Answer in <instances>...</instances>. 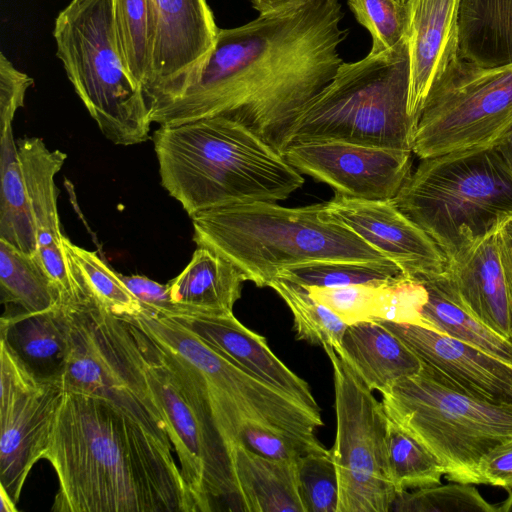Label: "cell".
Returning <instances> with one entry per match:
<instances>
[{
  "instance_id": "1",
  "label": "cell",
  "mask_w": 512,
  "mask_h": 512,
  "mask_svg": "<svg viewBox=\"0 0 512 512\" xmlns=\"http://www.w3.org/2000/svg\"><path fill=\"white\" fill-rule=\"evenodd\" d=\"M338 0H305L218 29L213 48L181 94L150 113L174 125L223 115L245 124L284 154L290 128L343 63L348 30Z\"/></svg>"
},
{
  "instance_id": "2",
  "label": "cell",
  "mask_w": 512,
  "mask_h": 512,
  "mask_svg": "<svg viewBox=\"0 0 512 512\" xmlns=\"http://www.w3.org/2000/svg\"><path fill=\"white\" fill-rule=\"evenodd\" d=\"M43 459L54 512H197L172 448L105 398L65 391Z\"/></svg>"
},
{
  "instance_id": "3",
  "label": "cell",
  "mask_w": 512,
  "mask_h": 512,
  "mask_svg": "<svg viewBox=\"0 0 512 512\" xmlns=\"http://www.w3.org/2000/svg\"><path fill=\"white\" fill-rule=\"evenodd\" d=\"M162 187L192 217L214 207L287 199L302 174L251 128L218 115L152 135Z\"/></svg>"
},
{
  "instance_id": "4",
  "label": "cell",
  "mask_w": 512,
  "mask_h": 512,
  "mask_svg": "<svg viewBox=\"0 0 512 512\" xmlns=\"http://www.w3.org/2000/svg\"><path fill=\"white\" fill-rule=\"evenodd\" d=\"M322 209L323 203L290 208L269 201L214 207L191 217L193 241L231 261L257 287L299 264L387 259L346 226L325 219Z\"/></svg>"
},
{
  "instance_id": "5",
  "label": "cell",
  "mask_w": 512,
  "mask_h": 512,
  "mask_svg": "<svg viewBox=\"0 0 512 512\" xmlns=\"http://www.w3.org/2000/svg\"><path fill=\"white\" fill-rule=\"evenodd\" d=\"M392 200L448 259L512 222V163L497 144L422 158Z\"/></svg>"
},
{
  "instance_id": "6",
  "label": "cell",
  "mask_w": 512,
  "mask_h": 512,
  "mask_svg": "<svg viewBox=\"0 0 512 512\" xmlns=\"http://www.w3.org/2000/svg\"><path fill=\"white\" fill-rule=\"evenodd\" d=\"M124 320L197 512H245L230 455L199 375L177 354Z\"/></svg>"
},
{
  "instance_id": "7",
  "label": "cell",
  "mask_w": 512,
  "mask_h": 512,
  "mask_svg": "<svg viewBox=\"0 0 512 512\" xmlns=\"http://www.w3.org/2000/svg\"><path fill=\"white\" fill-rule=\"evenodd\" d=\"M406 38L379 55L342 63L333 80L299 113L287 147L342 141L413 152L417 121L408 114Z\"/></svg>"
},
{
  "instance_id": "8",
  "label": "cell",
  "mask_w": 512,
  "mask_h": 512,
  "mask_svg": "<svg viewBox=\"0 0 512 512\" xmlns=\"http://www.w3.org/2000/svg\"><path fill=\"white\" fill-rule=\"evenodd\" d=\"M120 317L197 372L231 461L244 430L251 425L276 430L316 452L328 451L316 436L317 429L324 425L321 412L250 374L170 317L143 308Z\"/></svg>"
},
{
  "instance_id": "9",
  "label": "cell",
  "mask_w": 512,
  "mask_h": 512,
  "mask_svg": "<svg viewBox=\"0 0 512 512\" xmlns=\"http://www.w3.org/2000/svg\"><path fill=\"white\" fill-rule=\"evenodd\" d=\"M57 56L101 133L116 145L149 138V109L118 42L113 0H72L53 30Z\"/></svg>"
},
{
  "instance_id": "10",
  "label": "cell",
  "mask_w": 512,
  "mask_h": 512,
  "mask_svg": "<svg viewBox=\"0 0 512 512\" xmlns=\"http://www.w3.org/2000/svg\"><path fill=\"white\" fill-rule=\"evenodd\" d=\"M381 394L387 416L440 461L450 481L484 484L481 459L512 438V406L457 392L422 370Z\"/></svg>"
},
{
  "instance_id": "11",
  "label": "cell",
  "mask_w": 512,
  "mask_h": 512,
  "mask_svg": "<svg viewBox=\"0 0 512 512\" xmlns=\"http://www.w3.org/2000/svg\"><path fill=\"white\" fill-rule=\"evenodd\" d=\"M512 128V64L486 68L458 57L432 84L419 112V159L488 147Z\"/></svg>"
},
{
  "instance_id": "12",
  "label": "cell",
  "mask_w": 512,
  "mask_h": 512,
  "mask_svg": "<svg viewBox=\"0 0 512 512\" xmlns=\"http://www.w3.org/2000/svg\"><path fill=\"white\" fill-rule=\"evenodd\" d=\"M323 348L333 369L337 512H388L397 493L388 474L383 403L332 346Z\"/></svg>"
},
{
  "instance_id": "13",
  "label": "cell",
  "mask_w": 512,
  "mask_h": 512,
  "mask_svg": "<svg viewBox=\"0 0 512 512\" xmlns=\"http://www.w3.org/2000/svg\"><path fill=\"white\" fill-rule=\"evenodd\" d=\"M65 390L34 374L0 340V486L15 503L47 447Z\"/></svg>"
},
{
  "instance_id": "14",
  "label": "cell",
  "mask_w": 512,
  "mask_h": 512,
  "mask_svg": "<svg viewBox=\"0 0 512 512\" xmlns=\"http://www.w3.org/2000/svg\"><path fill=\"white\" fill-rule=\"evenodd\" d=\"M412 151L342 141L289 146L284 157L301 174L333 188L335 194L362 200H392L412 166Z\"/></svg>"
},
{
  "instance_id": "15",
  "label": "cell",
  "mask_w": 512,
  "mask_h": 512,
  "mask_svg": "<svg viewBox=\"0 0 512 512\" xmlns=\"http://www.w3.org/2000/svg\"><path fill=\"white\" fill-rule=\"evenodd\" d=\"M156 39L151 79L144 88L149 109L173 100L213 48L218 33L206 0H151Z\"/></svg>"
},
{
  "instance_id": "16",
  "label": "cell",
  "mask_w": 512,
  "mask_h": 512,
  "mask_svg": "<svg viewBox=\"0 0 512 512\" xmlns=\"http://www.w3.org/2000/svg\"><path fill=\"white\" fill-rule=\"evenodd\" d=\"M420 360L421 370L457 392L512 406V365L449 335L419 325L379 322Z\"/></svg>"
},
{
  "instance_id": "17",
  "label": "cell",
  "mask_w": 512,
  "mask_h": 512,
  "mask_svg": "<svg viewBox=\"0 0 512 512\" xmlns=\"http://www.w3.org/2000/svg\"><path fill=\"white\" fill-rule=\"evenodd\" d=\"M322 216L356 233L410 276L439 274L447 259L438 245L393 200L335 196L323 203Z\"/></svg>"
},
{
  "instance_id": "18",
  "label": "cell",
  "mask_w": 512,
  "mask_h": 512,
  "mask_svg": "<svg viewBox=\"0 0 512 512\" xmlns=\"http://www.w3.org/2000/svg\"><path fill=\"white\" fill-rule=\"evenodd\" d=\"M17 147L38 253L60 289L61 304L81 302L86 296V288L69 267L64 247L65 236L60 229L57 187L54 180L67 156L60 150L48 149L43 140L37 137L19 139Z\"/></svg>"
},
{
  "instance_id": "19",
  "label": "cell",
  "mask_w": 512,
  "mask_h": 512,
  "mask_svg": "<svg viewBox=\"0 0 512 512\" xmlns=\"http://www.w3.org/2000/svg\"><path fill=\"white\" fill-rule=\"evenodd\" d=\"M497 234L462 246L447 259L444 272L432 276L449 300L510 341L509 308Z\"/></svg>"
},
{
  "instance_id": "20",
  "label": "cell",
  "mask_w": 512,
  "mask_h": 512,
  "mask_svg": "<svg viewBox=\"0 0 512 512\" xmlns=\"http://www.w3.org/2000/svg\"><path fill=\"white\" fill-rule=\"evenodd\" d=\"M170 318L250 374L321 412L309 384L273 353L263 336L244 326L233 312L181 314Z\"/></svg>"
},
{
  "instance_id": "21",
  "label": "cell",
  "mask_w": 512,
  "mask_h": 512,
  "mask_svg": "<svg viewBox=\"0 0 512 512\" xmlns=\"http://www.w3.org/2000/svg\"><path fill=\"white\" fill-rule=\"evenodd\" d=\"M460 0H406L409 53L408 114L416 121L432 84L458 54Z\"/></svg>"
},
{
  "instance_id": "22",
  "label": "cell",
  "mask_w": 512,
  "mask_h": 512,
  "mask_svg": "<svg viewBox=\"0 0 512 512\" xmlns=\"http://www.w3.org/2000/svg\"><path fill=\"white\" fill-rule=\"evenodd\" d=\"M336 351L370 390L380 393L399 380L418 374L422 367L416 355L376 321L348 325Z\"/></svg>"
},
{
  "instance_id": "23",
  "label": "cell",
  "mask_w": 512,
  "mask_h": 512,
  "mask_svg": "<svg viewBox=\"0 0 512 512\" xmlns=\"http://www.w3.org/2000/svg\"><path fill=\"white\" fill-rule=\"evenodd\" d=\"M1 339L37 376L61 379L71 347L68 313L61 305L52 309L2 316Z\"/></svg>"
},
{
  "instance_id": "24",
  "label": "cell",
  "mask_w": 512,
  "mask_h": 512,
  "mask_svg": "<svg viewBox=\"0 0 512 512\" xmlns=\"http://www.w3.org/2000/svg\"><path fill=\"white\" fill-rule=\"evenodd\" d=\"M245 281L244 273L231 261L197 246L188 265L168 285L172 301L189 307L190 314H223L233 312Z\"/></svg>"
},
{
  "instance_id": "25",
  "label": "cell",
  "mask_w": 512,
  "mask_h": 512,
  "mask_svg": "<svg viewBox=\"0 0 512 512\" xmlns=\"http://www.w3.org/2000/svg\"><path fill=\"white\" fill-rule=\"evenodd\" d=\"M232 464L245 512H304L297 459L270 458L239 446Z\"/></svg>"
},
{
  "instance_id": "26",
  "label": "cell",
  "mask_w": 512,
  "mask_h": 512,
  "mask_svg": "<svg viewBox=\"0 0 512 512\" xmlns=\"http://www.w3.org/2000/svg\"><path fill=\"white\" fill-rule=\"evenodd\" d=\"M458 54L475 65L512 64V0H460Z\"/></svg>"
},
{
  "instance_id": "27",
  "label": "cell",
  "mask_w": 512,
  "mask_h": 512,
  "mask_svg": "<svg viewBox=\"0 0 512 512\" xmlns=\"http://www.w3.org/2000/svg\"><path fill=\"white\" fill-rule=\"evenodd\" d=\"M2 316L37 313L61 304V292L38 253H25L0 240Z\"/></svg>"
},
{
  "instance_id": "28",
  "label": "cell",
  "mask_w": 512,
  "mask_h": 512,
  "mask_svg": "<svg viewBox=\"0 0 512 512\" xmlns=\"http://www.w3.org/2000/svg\"><path fill=\"white\" fill-rule=\"evenodd\" d=\"M0 175V240L25 253H36L35 228L12 128L1 132Z\"/></svg>"
},
{
  "instance_id": "29",
  "label": "cell",
  "mask_w": 512,
  "mask_h": 512,
  "mask_svg": "<svg viewBox=\"0 0 512 512\" xmlns=\"http://www.w3.org/2000/svg\"><path fill=\"white\" fill-rule=\"evenodd\" d=\"M432 275L414 276L428 291V300L422 310L427 328L456 338L512 365V343L449 300L438 288Z\"/></svg>"
},
{
  "instance_id": "30",
  "label": "cell",
  "mask_w": 512,
  "mask_h": 512,
  "mask_svg": "<svg viewBox=\"0 0 512 512\" xmlns=\"http://www.w3.org/2000/svg\"><path fill=\"white\" fill-rule=\"evenodd\" d=\"M116 34L127 68L142 86L153 69L156 18L151 0H113Z\"/></svg>"
},
{
  "instance_id": "31",
  "label": "cell",
  "mask_w": 512,
  "mask_h": 512,
  "mask_svg": "<svg viewBox=\"0 0 512 512\" xmlns=\"http://www.w3.org/2000/svg\"><path fill=\"white\" fill-rule=\"evenodd\" d=\"M388 474L397 495L408 489L441 484L444 467L416 438L388 417L386 429Z\"/></svg>"
},
{
  "instance_id": "32",
  "label": "cell",
  "mask_w": 512,
  "mask_h": 512,
  "mask_svg": "<svg viewBox=\"0 0 512 512\" xmlns=\"http://www.w3.org/2000/svg\"><path fill=\"white\" fill-rule=\"evenodd\" d=\"M405 274L391 260H327L290 266L277 278L300 286L339 287L381 284Z\"/></svg>"
},
{
  "instance_id": "33",
  "label": "cell",
  "mask_w": 512,
  "mask_h": 512,
  "mask_svg": "<svg viewBox=\"0 0 512 512\" xmlns=\"http://www.w3.org/2000/svg\"><path fill=\"white\" fill-rule=\"evenodd\" d=\"M268 287L272 288L290 309L296 339L312 345L340 349L342 337L348 325L336 314L298 284L275 278Z\"/></svg>"
},
{
  "instance_id": "34",
  "label": "cell",
  "mask_w": 512,
  "mask_h": 512,
  "mask_svg": "<svg viewBox=\"0 0 512 512\" xmlns=\"http://www.w3.org/2000/svg\"><path fill=\"white\" fill-rule=\"evenodd\" d=\"M68 257L78 268L83 279L99 302L117 316H128L141 309L139 300L132 294L121 278L93 251L73 244L64 238Z\"/></svg>"
},
{
  "instance_id": "35",
  "label": "cell",
  "mask_w": 512,
  "mask_h": 512,
  "mask_svg": "<svg viewBox=\"0 0 512 512\" xmlns=\"http://www.w3.org/2000/svg\"><path fill=\"white\" fill-rule=\"evenodd\" d=\"M470 483L454 482L398 494L390 511L395 512H498Z\"/></svg>"
},
{
  "instance_id": "36",
  "label": "cell",
  "mask_w": 512,
  "mask_h": 512,
  "mask_svg": "<svg viewBox=\"0 0 512 512\" xmlns=\"http://www.w3.org/2000/svg\"><path fill=\"white\" fill-rule=\"evenodd\" d=\"M296 466L304 512H337L339 483L331 449L302 455Z\"/></svg>"
},
{
  "instance_id": "37",
  "label": "cell",
  "mask_w": 512,
  "mask_h": 512,
  "mask_svg": "<svg viewBox=\"0 0 512 512\" xmlns=\"http://www.w3.org/2000/svg\"><path fill=\"white\" fill-rule=\"evenodd\" d=\"M357 21L372 37L369 52L375 56L396 47L406 36V0H348Z\"/></svg>"
},
{
  "instance_id": "38",
  "label": "cell",
  "mask_w": 512,
  "mask_h": 512,
  "mask_svg": "<svg viewBox=\"0 0 512 512\" xmlns=\"http://www.w3.org/2000/svg\"><path fill=\"white\" fill-rule=\"evenodd\" d=\"M428 300L425 285L416 277L403 274L378 288L372 321L413 324L427 328L422 310Z\"/></svg>"
},
{
  "instance_id": "39",
  "label": "cell",
  "mask_w": 512,
  "mask_h": 512,
  "mask_svg": "<svg viewBox=\"0 0 512 512\" xmlns=\"http://www.w3.org/2000/svg\"><path fill=\"white\" fill-rule=\"evenodd\" d=\"M381 284L303 287L314 299L329 308L345 324L351 325L363 321H372L378 288Z\"/></svg>"
},
{
  "instance_id": "40",
  "label": "cell",
  "mask_w": 512,
  "mask_h": 512,
  "mask_svg": "<svg viewBox=\"0 0 512 512\" xmlns=\"http://www.w3.org/2000/svg\"><path fill=\"white\" fill-rule=\"evenodd\" d=\"M33 79L19 71L1 53L0 55V133L12 128L17 110L24 106L27 89Z\"/></svg>"
},
{
  "instance_id": "41",
  "label": "cell",
  "mask_w": 512,
  "mask_h": 512,
  "mask_svg": "<svg viewBox=\"0 0 512 512\" xmlns=\"http://www.w3.org/2000/svg\"><path fill=\"white\" fill-rule=\"evenodd\" d=\"M121 278L143 309L168 317L185 314L190 310L172 301L168 284H160L140 275H121Z\"/></svg>"
},
{
  "instance_id": "42",
  "label": "cell",
  "mask_w": 512,
  "mask_h": 512,
  "mask_svg": "<svg viewBox=\"0 0 512 512\" xmlns=\"http://www.w3.org/2000/svg\"><path fill=\"white\" fill-rule=\"evenodd\" d=\"M484 484L512 488V438L486 454L478 465Z\"/></svg>"
},
{
  "instance_id": "43",
  "label": "cell",
  "mask_w": 512,
  "mask_h": 512,
  "mask_svg": "<svg viewBox=\"0 0 512 512\" xmlns=\"http://www.w3.org/2000/svg\"><path fill=\"white\" fill-rule=\"evenodd\" d=\"M497 242L506 286L510 318V341L512 343V223H509L498 232Z\"/></svg>"
},
{
  "instance_id": "44",
  "label": "cell",
  "mask_w": 512,
  "mask_h": 512,
  "mask_svg": "<svg viewBox=\"0 0 512 512\" xmlns=\"http://www.w3.org/2000/svg\"><path fill=\"white\" fill-rule=\"evenodd\" d=\"M253 7L260 13H270L296 5L305 0H250Z\"/></svg>"
},
{
  "instance_id": "45",
  "label": "cell",
  "mask_w": 512,
  "mask_h": 512,
  "mask_svg": "<svg viewBox=\"0 0 512 512\" xmlns=\"http://www.w3.org/2000/svg\"><path fill=\"white\" fill-rule=\"evenodd\" d=\"M16 504L5 489L0 486V512H16Z\"/></svg>"
},
{
  "instance_id": "46",
  "label": "cell",
  "mask_w": 512,
  "mask_h": 512,
  "mask_svg": "<svg viewBox=\"0 0 512 512\" xmlns=\"http://www.w3.org/2000/svg\"><path fill=\"white\" fill-rule=\"evenodd\" d=\"M496 144L512 163V128Z\"/></svg>"
},
{
  "instance_id": "47",
  "label": "cell",
  "mask_w": 512,
  "mask_h": 512,
  "mask_svg": "<svg viewBox=\"0 0 512 512\" xmlns=\"http://www.w3.org/2000/svg\"><path fill=\"white\" fill-rule=\"evenodd\" d=\"M507 498L498 507V512H512V488L507 489Z\"/></svg>"
},
{
  "instance_id": "48",
  "label": "cell",
  "mask_w": 512,
  "mask_h": 512,
  "mask_svg": "<svg viewBox=\"0 0 512 512\" xmlns=\"http://www.w3.org/2000/svg\"><path fill=\"white\" fill-rule=\"evenodd\" d=\"M512 223V222H511Z\"/></svg>"
}]
</instances>
